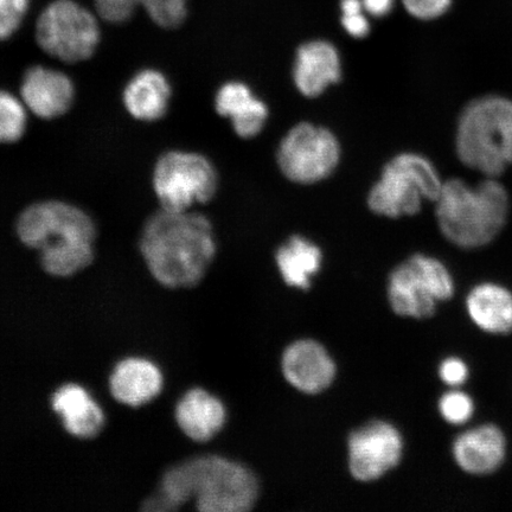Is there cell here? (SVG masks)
Segmentation results:
<instances>
[{"mask_svg":"<svg viewBox=\"0 0 512 512\" xmlns=\"http://www.w3.org/2000/svg\"><path fill=\"white\" fill-rule=\"evenodd\" d=\"M341 51L334 43L318 38L299 46L294 55L292 81L306 99H318L343 79Z\"/></svg>","mask_w":512,"mask_h":512,"instance_id":"7c38bea8","label":"cell"},{"mask_svg":"<svg viewBox=\"0 0 512 512\" xmlns=\"http://www.w3.org/2000/svg\"><path fill=\"white\" fill-rule=\"evenodd\" d=\"M443 185L430 159L418 152H400L383 165L368 191L367 206L383 219L415 216L426 201L437 200Z\"/></svg>","mask_w":512,"mask_h":512,"instance_id":"5b68a950","label":"cell"},{"mask_svg":"<svg viewBox=\"0 0 512 512\" xmlns=\"http://www.w3.org/2000/svg\"><path fill=\"white\" fill-rule=\"evenodd\" d=\"M64 431L76 439L91 440L104 430L106 415L92 394L79 383H64L50 398Z\"/></svg>","mask_w":512,"mask_h":512,"instance_id":"e0dca14e","label":"cell"},{"mask_svg":"<svg viewBox=\"0 0 512 512\" xmlns=\"http://www.w3.org/2000/svg\"><path fill=\"white\" fill-rule=\"evenodd\" d=\"M152 185L162 209L192 210L214 200L220 175L213 160L203 153L171 150L158 158Z\"/></svg>","mask_w":512,"mask_h":512,"instance_id":"8992f818","label":"cell"},{"mask_svg":"<svg viewBox=\"0 0 512 512\" xmlns=\"http://www.w3.org/2000/svg\"><path fill=\"white\" fill-rule=\"evenodd\" d=\"M75 95L73 80L61 70L34 66L23 75L21 99L32 114L43 120L67 114L74 105Z\"/></svg>","mask_w":512,"mask_h":512,"instance_id":"5bb4252c","label":"cell"},{"mask_svg":"<svg viewBox=\"0 0 512 512\" xmlns=\"http://www.w3.org/2000/svg\"><path fill=\"white\" fill-rule=\"evenodd\" d=\"M452 451L460 469L470 475L485 476L502 466L507 441L497 426L483 425L460 434Z\"/></svg>","mask_w":512,"mask_h":512,"instance_id":"ac0fdd59","label":"cell"},{"mask_svg":"<svg viewBox=\"0 0 512 512\" xmlns=\"http://www.w3.org/2000/svg\"><path fill=\"white\" fill-rule=\"evenodd\" d=\"M99 19L75 0H54L37 19V44L64 63L87 61L101 41Z\"/></svg>","mask_w":512,"mask_h":512,"instance_id":"9c48e42d","label":"cell"},{"mask_svg":"<svg viewBox=\"0 0 512 512\" xmlns=\"http://www.w3.org/2000/svg\"><path fill=\"white\" fill-rule=\"evenodd\" d=\"M214 107L220 117L229 120L236 136L243 140L259 137L271 114L266 102L241 80L222 83L215 93Z\"/></svg>","mask_w":512,"mask_h":512,"instance_id":"9a60e30c","label":"cell"},{"mask_svg":"<svg viewBox=\"0 0 512 512\" xmlns=\"http://www.w3.org/2000/svg\"><path fill=\"white\" fill-rule=\"evenodd\" d=\"M175 420L185 437L195 443H207L226 425L227 409L208 390L192 388L178 400Z\"/></svg>","mask_w":512,"mask_h":512,"instance_id":"d6986e66","label":"cell"},{"mask_svg":"<svg viewBox=\"0 0 512 512\" xmlns=\"http://www.w3.org/2000/svg\"><path fill=\"white\" fill-rule=\"evenodd\" d=\"M28 108L22 99L0 89V144L19 142L27 132Z\"/></svg>","mask_w":512,"mask_h":512,"instance_id":"cb8c5ba5","label":"cell"},{"mask_svg":"<svg viewBox=\"0 0 512 512\" xmlns=\"http://www.w3.org/2000/svg\"><path fill=\"white\" fill-rule=\"evenodd\" d=\"M139 249L152 278L169 290L201 283L217 254L213 223L198 211L160 209L144 224Z\"/></svg>","mask_w":512,"mask_h":512,"instance_id":"6da1fadb","label":"cell"},{"mask_svg":"<svg viewBox=\"0 0 512 512\" xmlns=\"http://www.w3.org/2000/svg\"><path fill=\"white\" fill-rule=\"evenodd\" d=\"M395 0H362L364 10L368 16L374 18L386 17L392 12Z\"/></svg>","mask_w":512,"mask_h":512,"instance_id":"1f68e13d","label":"cell"},{"mask_svg":"<svg viewBox=\"0 0 512 512\" xmlns=\"http://www.w3.org/2000/svg\"><path fill=\"white\" fill-rule=\"evenodd\" d=\"M142 8L157 27L172 30L187 21L189 0H143Z\"/></svg>","mask_w":512,"mask_h":512,"instance_id":"d4e9b609","label":"cell"},{"mask_svg":"<svg viewBox=\"0 0 512 512\" xmlns=\"http://www.w3.org/2000/svg\"><path fill=\"white\" fill-rule=\"evenodd\" d=\"M322 249L304 235H292L275 252V264L288 286L306 291L322 270Z\"/></svg>","mask_w":512,"mask_h":512,"instance_id":"44dd1931","label":"cell"},{"mask_svg":"<svg viewBox=\"0 0 512 512\" xmlns=\"http://www.w3.org/2000/svg\"><path fill=\"white\" fill-rule=\"evenodd\" d=\"M466 309L480 330L492 335L512 332V293L497 284H480L472 288Z\"/></svg>","mask_w":512,"mask_h":512,"instance_id":"7402d4cb","label":"cell"},{"mask_svg":"<svg viewBox=\"0 0 512 512\" xmlns=\"http://www.w3.org/2000/svg\"><path fill=\"white\" fill-rule=\"evenodd\" d=\"M341 23L347 34L362 40L370 34L371 25L362 0H341Z\"/></svg>","mask_w":512,"mask_h":512,"instance_id":"4316f807","label":"cell"},{"mask_svg":"<svg viewBox=\"0 0 512 512\" xmlns=\"http://www.w3.org/2000/svg\"><path fill=\"white\" fill-rule=\"evenodd\" d=\"M439 412L448 424L464 425L475 413V403L466 393L460 392V390H451L441 396Z\"/></svg>","mask_w":512,"mask_h":512,"instance_id":"484cf974","label":"cell"},{"mask_svg":"<svg viewBox=\"0 0 512 512\" xmlns=\"http://www.w3.org/2000/svg\"><path fill=\"white\" fill-rule=\"evenodd\" d=\"M439 376L444 383L451 387L462 386L469 377V368L458 357L446 358L439 367Z\"/></svg>","mask_w":512,"mask_h":512,"instance_id":"4dcf8cb0","label":"cell"},{"mask_svg":"<svg viewBox=\"0 0 512 512\" xmlns=\"http://www.w3.org/2000/svg\"><path fill=\"white\" fill-rule=\"evenodd\" d=\"M172 86L157 69L146 68L126 83L123 102L128 114L143 123H155L169 112Z\"/></svg>","mask_w":512,"mask_h":512,"instance_id":"ffe728a7","label":"cell"},{"mask_svg":"<svg viewBox=\"0 0 512 512\" xmlns=\"http://www.w3.org/2000/svg\"><path fill=\"white\" fill-rule=\"evenodd\" d=\"M164 376L155 362L144 357L121 360L108 377V390L120 405L139 408L163 392Z\"/></svg>","mask_w":512,"mask_h":512,"instance_id":"2e32d148","label":"cell"},{"mask_svg":"<svg viewBox=\"0 0 512 512\" xmlns=\"http://www.w3.org/2000/svg\"><path fill=\"white\" fill-rule=\"evenodd\" d=\"M402 4L412 17L420 21H433L446 14L452 0H402Z\"/></svg>","mask_w":512,"mask_h":512,"instance_id":"f546056e","label":"cell"},{"mask_svg":"<svg viewBox=\"0 0 512 512\" xmlns=\"http://www.w3.org/2000/svg\"><path fill=\"white\" fill-rule=\"evenodd\" d=\"M16 233L24 246L40 252L69 242H95L98 229L85 210L67 202L43 201L22 211Z\"/></svg>","mask_w":512,"mask_h":512,"instance_id":"30bf717a","label":"cell"},{"mask_svg":"<svg viewBox=\"0 0 512 512\" xmlns=\"http://www.w3.org/2000/svg\"><path fill=\"white\" fill-rule=\"evenodd\" d=\"M341 140L328 126L302 121L288 130L275 151L280 174L288 182L311 187L325 182L341 165Z\"/></svg>","mask_w":512,"mask_h":512,"instance_id":"52a82bcc","label":"cell"},{"mask_svg":"<svg viewBox=\"0 0 512 512\" xmlns=\"http://www.w3.org/2000/svg\"><path fill=\"white\" fill-rule=\"evenodd\" d=\"M95 14L102 21L120 25L131 21L139 8V0H94Z\"/></svg>","mask_w":512,"mask_h":512,"instance_id":"f1b7e54d","label":"cell"},{"mask_svg":"<svg viewBox=\"0 0 512 512\" xmlns=\"http://www.w3.org/2000/svg\"><path fill=\"white\" fill-rule=\"evenodd\" d=\"M281 370L293 388L309 395L323 393L337 374L334 358L313 339H300L288 345L281 358Z\"/></svg>","mask_w":512,"mask_h":512,"instance_id":"4fadbf2b","label":"cell"},{"mask_svg":"<svg viewBox=\"0 0 512 512\" xmlns=\"http://www.w3.org/2000/svg\"><path fill=\"white\" fill-rule=\"evenodd\" d=\"M95 259V242L78 241L40 251L42 270L54 278H70L86 270Z\"/></svg>","mask_w":512,"mask_h":512,"instance_id":"603a6c76","label":"cell"},{"mask_svg":"<svg viewBox=\"0 0 512 512\" xmlns=\"http://www.w3.org/2000/svg\"><path fill=\"white\" fill-rule=\"evenodd\" d=\"M434 203L440 232L464 249L489 245L502 232L509 215L508 192L494 177L476 185L448 179Z\"/></svg>","mask_w":512,"mask_h":512,"instance_id":"3957f363","label":"cell"},{"mask_svg":"<svg viewBox=\"0 0 512 512\" xmlns=\"http://www.w3.org/2000/svg\"><path fill=\"white\" fill-rule=\"evenodd\" d=\"M143 0H140V4H142Z\"/></svg>","mask_w":512,"mask_h":512,"instance_id":"d6a6232c","label":"cell"},{"mask_svg":"<svg viewBox=\"0 0 512 512\" xmlns=\"http://www.w3.org/2000/svg\"><path fill=\"white\" fill-rule=\"evenodd\" d=\"M259 495V479L247 466L224 457L202 456L170 467L142 510L177 511L194 501L201 512H247Z\"/></svg>","mask_w":512,"mask_h":512,"instance_id":"7a4b0ae2","label":"cell"},{"mask_svg":"<svg viewBox=\"0 0 512 512\" xmlns=\"http://www.w3.org/2000/svg\"><path fill=\"white\" fill-rule=\"evenodd\" d=\"M30 0H0V42L10 40L21 29Z\"/></svg>","mask_w":512,"mask_h":512,"instance_id":"83f0119b","label":"cell"},{"mask_svg":"<svg viewBox=\"0 0 512 512\" xmlns=\"http://www.w3.org/2000/svg\"><path fill=\"white\" fill-rule=\"evenodd\" d=\"M403 439L398 428L386 421H371L350 434L348 462L358 482H374L401 462Z\"/></svg>","mask_w":512,"mask_h":512,"instance_id":"8fae6325","label":"cell"},{"mask_svg":"<svg viewBox=\"0 0 512 512\" xmlns=\"http://www.w3.org/2000/svg\"><path fill=\"white\" fill-rule=\"evenodd\" d=\"M454 281L448 268L433 256L414 254L396 266L388 278V299L396 315L426 319L439 302L451 299Z\"/></svg>","mask_w":512,"mask_h":512,"instance_id":"ba28073f","label":"cell"},{"mask_svg":"<svg viewBox=\"0 0 512 512\" xmlns=\"http://www.w3.org/2000/svg\"><path fill=\"white\" fill-rule=\"evenodd\" d=\"M457 156L467 168L497 178L512 166V100L483 96L460 114Z\"/></svg>","mask_w":512,"mask_h":512,"instance_id":"277c9868","label":"cell"}]
</instances>
